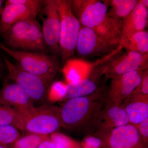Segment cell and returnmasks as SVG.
Listing matches in <instances>:
<instances>
[{"mask_svg":"<svg viewBox=\"0 0 148 148\" xmlns=\"http://www.w3.org/2000/svg\"><path fill=\"white\" fill-rule=\"evenodd\" d=\"M49 139L45 135L31 133L16 140L14 148H38L43 141Z\"/></svg>","mask_w":148,"mask_h":148,"instance_id":"603a6c76","label":"cell"},{"mask_svg":"<svg viewBox=\"0 0 148 148\" xmlns=\"http://www.w3.org/2000/svg\"><path fill=\"white\" fill-rule=\"evenodd\" d=\"M44 1L25 0L24 4H6L0 20V34L2 35L13 24L26 18H37Z\"/></svg>","mask_w":148,"mask_h":148,"instance_id":"8fae6325","label":"cell"},{"mask_svg":"<svg viewBox=\"0 0 148 148\" xmlns=\"http://www.w3.org/2000/svg\"><path fill=\"white\" fill-rule=\"evenodd\" d=\"M4 2V1L2 0H0V15H1L3 10L4 7L3 6V3Z\"/></svg>","mask_w":148,"mask_h":148,"instance_id":"f546056e","label":"cell"},{"mask_svg":"<svg viewBox=\"0 0 148 148\" xmlns=\"http://www.w3.org/2000/svg\"><path fill=\"white\" fill-rule=\"evenodd\" d=\"M0 125H11L25 130L24 119L20 114L10 106L0 102Z\"/></svg>","mask_w":148,"mask_h":148,"instance_id":"7402d4cb","label":"cell"},{"mask_svg":"<svg viewBox=\"0 0 148 148\" xmlns=\"http://www.w3.org/2000/svg\"><path fill=\"white\" fill-rule=\"evenodd\" d=\"M38 148H56V145L55 143L49 139L43 141Z\"/></svg>","mask_w":148,"mask_h":148,"instance_id":"83f0119b","label":"cell"},{"mask_svg":"<svg viewBox=\"0 0 148 148\" xmlns=\"http://www.w3.org/2000/svg\"><path fill=\"white\" fill-rule=\"evenodd\" d=\"M148 66L113 79L106 94V106H118L136 88Z\"/></svg>","mask_w":148,"mask_h":148,"instance_id":"ba28073f","label":"cell"},{"mask_svg":"<svg viewBox=\"0 0 148 148\" xmlns=\"http://www.w3.org/2000/svg\"><path fill=\"white\" fill-rule=\"evenodd\" d=\"M56 148H66V147L61 143H56Z\"/></svg>","mask_w":148,"mask_h":148,"instance_id":"4dcf8cb0","label":"cell"},{"mask_svg":"<svg viewBox=\"0 0 148 148\" xmlns=\"http://www.w3.org/2000/svg\"><path fill=\"white\" fill-rule=\"evenodd\" d=\"M110 148H147L138 128L128 124L99 136Z\"/></svg>","mask_w":148,"mask_h":148,"instance_id":"4fadbf2b","label":"cell"},{"mask_svg":"<svg viewBox=\"0 0 148 148\" xmlns=\"http://www.w3.org/2000/svg\"><path fill=\"white\" fill-rule=\"evenodd\" d=\"M0 49L16 61L24 71L41 78L50 84L61 69L59 58L49 53L12 50L3 43Z\"/></svg>","mask_w":148,"mask_h":148,"instance_id":"7a4b0ae2","label":"cell"},{"mask_svg":"<svg viewBox=\"0 0 148 148\" xmlns=\"http://www.w3.org/2000/svg\"><path fill=\"white\" fill-rule=\"evenodd\" d=\"M135 126L138 128L144 143L147 144L148 139V118Z\"/></svg>","mask_w":148,"mask_h":148,"instance_id":"4316f807","label":"cell"},{"mask_svg":"<svg viewBox=\"0 0 148 148\" xmlns=\"http://www.w3.org/2000/svg\"><path fill=\"white\" fill-rule=\"evenodd\" d=\"M146 66L148 54L128 51L122 52L121 50L111 58L104 75L106 79H112Z\"/></svg>","mask_w":148,"mask_h":148,"instance_id":"7c38bea8","label":"cell"},{"mask_svg":"<svg viewBox=\"0 0 148 148\" xmlns=\"http://www.w3.org/2000/svg\"><path fill=\"white\" fill-rule=\"evenodd\" d=\"M140 1L145 6H146L147 8L148 7V0H140Z\"/></svg>","mask_w":148,"mask_h":148,"instance_id":"1f68e13d","label":"cell"},{"mask_svg":"<svg viewBox=\"0 0 148 148\" xmlns=\"http://www.w3.org/2000/svg\"><path fill=\"white\" fill-rule=\"evenodd\" d=\"M2 42H1V41H0V45L2 44Z\"/></svg>","mask_w":148,"mask_h":148,"instance_id":"836d02e7","label":"cell"},{"mask_svg":"<svg viewBox=\"0 0 148 148\" xmlns=\"http://www.w3.org/2000/svg\"><path fill=\"white\" fill-rule=\"evenodd\" d=\"M82 147L101 148L106 145L102 139L97 136H88L85 137L82 143Z\"/></svg>","mask_w":148,"mask_h":148,"instance_id":"484cf974","label":"cell"},{"mask_svg":"<svg viewBox=\"0 0 148 148\" xmlns=\"http://www.w3.org/2000/svg\"><path fill=\"white\" fill-rule=\"evenodd\" d=\"M95 101L90 95L67 100L60 108L62 127L71 129L86 125L101 109L100 104Z\"/></svg>","mask_w":148,"mask_h":148,"instance_id":"277c9868","label":"cell"},{"mask_svg":"<svg viewBox=\"0 0 148 148\" xmlns=\"http://www.w3.org/2000/svg\"><path fill=\"white\" fill-rule=\"evenodd\" d=\"M119 46L112 45L104 40L93 29L81 26L76 51L83 58L104 57L116 50Z\"/></svg>","mask_w":148,"mask_h":148,"instance_id":"9c48e42d","label":"cell"},{"mask_svg":"<svg viewBox=\"0 0 148 148\" xmlns=\"http://www.w3.org/2000/svg\"><path fill=\"white\" fill-rule=\"evenodd\" d=\"M0 102L15 109L22 117L35 108L33 100L27 92L6 79L0 90Z\"/></svg>","mask_w":148,"mask_h":148,"instance_id":"5bb4252c","label":"cell"},{"mask_svg":"<svg viewBox=\"0 0 148 148\" xmlns=\"http://www.w3.org/2000/svg\"><path fill=\"white\" fill-rule=\"evenodd\" d=\"M50 139L55 144L58 143L62 144L66 148H80L78 143L60 133H54L51 134Z\"/></svg>","mask_w":148,"mask_h":148,"instance_id":"d4e9b609","label":"cell"},{"mask_svg":"<svg viewBox=\"0 0 148 148\" xmlns=\"http://www.w3.org/2000/svg\"></svg>","mask_w":148,"mask_h":148,"instance_id":"d590c367","label":"cell"},{"mask_svg":"<svg viewBox=\"0 0 148 148\" xmlns=\"http://www.w3.org/2000/svg\"><path fill=\"white\" fill-rule=\"evenodd\" d=\"M19 130L11 125H0V145L13 144L20 138Z\"/></svg>","mask_w":148,"mask_h":148,"instance_id":"cb8c5ba5","label":"cell"},{"mask_svg":"<svg viewBox=\"0 0 148 148\" xmlns=\"http://www.w3.org/2000/svg\"><path fill=\"white\" fill-rule=\"evenodd\" d=\"M137 0H112L108 1L110 10L108 14L111 18L123 25L125 18L135 8Z\"/></svg>","mask_w":148,"mask_h":148,"instance_id":"ffe728a7","label":"cell"},{"mask_svg":"<svg viewBox=\"0 0 148 148\" xmlns=\"http://www.w3.org/2000/svg\"><path fill=\"white\" fill-rule=\"evenodd\" d=\"M5 69H6L3 57L1 58L0 56V80L2 78Z\"/></svg>","mask_w":148,"mask_h":148,"instance_id":"f1b7e54d","label":"cell"},{"mask_svg":"<svg viewBox=\"0 0 148 148\" xmlns=\"http://www.w3.org/2000/svg\"><path fill=\"white\" fill-rule=\"evenodd\" d=\"M0 148H7L6 147V146L2 145H0Z\"/></svg>","mask_w":148,"mask_h":148,"instance_id":"d6a6232c","label":"cell"},{"mask_svg":"<svg viewBox=\"0 0 148 148\" xmlns=\"http://www.w3.org/2000/svg\"><path fill=\"white\" fill-rule=\"evenodd\" d=\"M38 15L42 22V29L49 52L61 58L59 42L61 33V19L57 0H45Z\"/></svg>","mask_w":148,"mask_h":148,"instance_id":"52a82bcc","label":"cell"},{"mask_svg":"<svg viewBox=\"0 0 148 148\" xmlns=\"http://www.w3.org/2000/svg\"><path fill=\"white\" fill-rule=\"evenodd\" d=\"M130 124L136 125L148 118V95L133 91L121 103Z\"/></svg>","mask_w":148,"mask_h":148,"instance_id":"2e32d148","label":"cell"},{"mask_svg":"<svg viewBox=\"0 0 148 148\" xmlns=\"http://www.w3.org/2000/svg\"><path fill=\"white\" fill-rule=\"evenodd\" d=\"M86 0L76 18L82 27L94 29L105 20L108 13L107 1Z\"/></svg>","mask_w":148,"mask_h":148,"instance_id":"9a60e30c","label":"cell"},{"mask_svg":"<svg viewBox=\"0 0 148 148\" xmlns=\"http://www.w3.org/2000/svg\"><path fill=\"white\" fill-rule=\"evenodd\" d=\"M2 42L12 50L49 53L45 41L42 26L37 18L16 22L2 35Z\"/></svg>","mask_w":148,"mask_h":148,"instance_id":"6da1fadb","label":"cell"},{"mask_svg":"<svg viewBox=\"0 0 148 148\" xmlns=\"http://www.w3.org/2000/svg\"><path fill=\"white\" fill-rule=\"evenodd\" d=\"M99 82L100 80L88 75L85 78L76 82L69 83L66 86V93L64 98L68 100L93 95L97 92Z\"/></svg>","mask_w":148,"mask_h":148,"instance_id":"ac0fdd59","label":"cell"},{"mask_svg":"<svg viewBox=\"0 0 148 148\" xmlns=\"http://www.w3.org/2000/svg\"><path fill=\"white\" fill-rule=\"evenodd\" d=\"M122 26L107 14L103 22L94 28L97 34L101 38L112 45L119 47L122 39Z\"/></svg>","mask_w":148,"mask_h":148,"instance_id":"d6986e66","label":"cell"},{"mask_svg":"<svg viewBox=\"0 0 148 148\" xmlns=\"http://www.w3.org/2000/svg\"><path fill=\"white\" fill-rule=\"evenodd\" d=\"M61 19L60 45L62 64L75 54L81 25L71 8V0H57Z\"/></svg>","mask_w":148,"mask_h":148,"instance_id":"3957f363","label":"cell"},{"mask_svg":"<svg viewBox=\"0 0 148 148\" xmlns=\"http://www.w3.org/2000/svg\"><path fill=\"white\" fill-rule=\"evenodd\" d=\"M120 45L128 51L148 54V32L146 30L137 32L127 38H123Z\"/></svg>","mask_w":148,"mask_h":148,"instance_id":"44dd1931","label":"cell"},{"mask_svg":"<svg viewBox=\"0 0 148 148\" xmlns=\"http://www.w3.org/2000/svg\"><path fill=\"white\" fill-rule=\"evenodd\" d=\"M82 148H92L86 147H82Z\"/></svg>","mask_w":148,"mask_h":148,"instance_id":"e575fe53","label":"cell"},{"mask_svg":"<svg viewBox=\"0 0 148 148\" xmlns=\"http://www.w3.org/2000/svg\"><path fill=\"white\" fill-rule=\"evenodd\" d=\"M22 118L25 130L30 133L47 136L62 127L60 108L56 106L44 105L35 107Z\"/></svg>","mask_w":148,"mask_h":148,"instance_id":"8992f818","label":"cell"},{"mask_svg":"<svg viewBox=\"0 0 148 148\" xmlns=\"http://www.w3.org/2000/svg\"><path fill=\"white\" fill-rule=\"evenodd\" d=\"M0 50L8 72L6 78L19 86L29 95L34 103L45 101L50 84L41 78L24 71L17 63L11 62L2 51Z\"/></svg>","mask_w":148,"mask_h":148,"instance_id":"5b68a950","label":"cell"},{"mask_svg":"<svg viewBox=\"0 0 148 148\" xmlns=\"http://www.w3.org/2000/svg\"><path fill=\"white\" fill-rule=\"evenodd\" d=\"M87 124L95 131V135L99 137L116 127L130 124V122L125 111L120 105L106 106L102 110L100 109Z\"/></svg>","mask_w":148,"mask_h":148,"instance_id":"30bf717a","label":"cell"},{"mask_svg":"<svg viewBox=\"0 0 148 148\" xmlns=\"http://www.w3.org/2000/svg\"><path fill=\"white\" fill-rule=\"evenodd\" d=\"M148 8L138 1L128 16L123 23L122 39L127 38L137 32L145 30L148 24Z\"/></svg>","mask_w":148,"mask_h":148,"instance_id":"e0dca14e","label":"cell"}]
</instances>
